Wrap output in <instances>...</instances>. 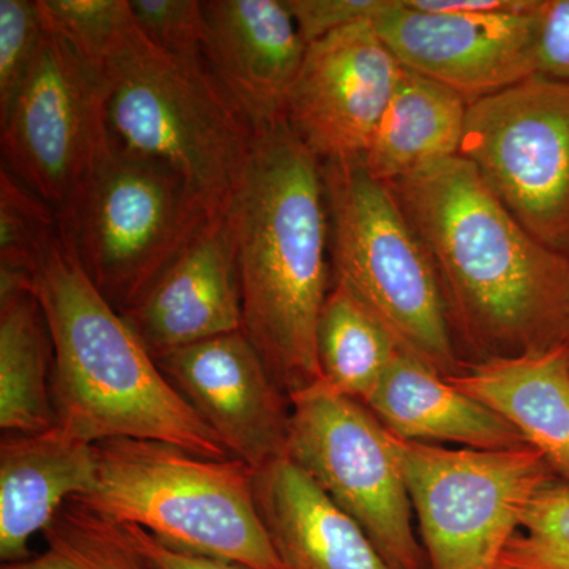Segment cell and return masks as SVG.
Here are the masks:
<instances>
[{"mask_svg":"<svg viewBox=\"0 0 569 569\" xmlns=\"http://www.w3.org/2000/svg\"><path fill=\"white\" fill-rule=\"evenodd\" d=\"M436 268L471 361L569 340V258L542 246L462 156L389 183Z\"/></svg>","mask_w":569,"mask_h":569,"instance_id":"6da1fadb","label":"cell"},{"mask_svg":"<svg viewBox=\"0 0 569 569\" xmlns=\"http://www.w3.org/2000/svg\"><path fill=\"white\" fill-rule=\"evenodd\" d=\"M242 332L288 397L321 381L317 329L329 291V213L320 160L284 122L254 137L230 206Z\"/></svg>","mask_w":569,"mask_h":569,"instance_id":"7a4b0ae2","label":"cell"},{"mask_svg":"<svg viewBox=\"0 0 569 569\" xmlns=\"http://www.w3.org/2000/svg\"><path fill=\"white\" fill-rule=\"evenodd\" d=\"M33 291L51 336L59 426L92 445L138 438L233 459L86 276L61 233L37 266Z\"/></svg>","mask_w":569,"mask_h":569,"instance_id":"3957f363","label":"cell"},{"mask_svg":"<svg viewBox=\"0 0 569 569\" xmlns=\"http://www.w3.org/2000/svg\"><path fill=\"white\" fill-rule=\"evenodd\" d=\"M96 486L77 497L104 516L141 527L171 548L247 569H283L253 492V468L138 438L96 443Z\"/></svg>","mask_w":569,"mask_h":569,"instance_id":"277c9868","label":"cell"},{"mask_svg":"<svg viewBox=\"0 0 569 569\" xmlns=\"http://www.w3.org/2000/svg\"><path fill=\"white\" fill-rule=\"evenodd\" d=\"M104 77L116 144L167 163L212 216L227 212L257 133L208 63L168 54L134 28Z\"/></svg>","mask_w":569,"mask_h":569,"instance_id":"5b68a950","label":"cell"},{"mask_svg":"<svg viewBox=\"0 0 569 569\" xmlns=\"http://www.w3.org/2000/svg\"><path fill=\"white\" fill-rule=\"evenodd\" d=\"M329 257L343 284L387 328L400 351L443 378L462 369L432 260L391 187L362 162L321 163Z\"/></svg>","mask_w":569,"mask_h":569,"instance_id":"8992f818","label":"cell"},{"mask_svg":"<svg viewBox=\"0 0 569 569\" xmlns=\"http://www.w3.org/2000/svg\"><path fill=\"white\" fill-rule=\"evenodd\" d=\"M211 217L173 168L114 142L58 222L82 271L123 313Z\"/></svg>","mask_w":569,"mask_h":569,"instance_id":"52a82bcc","label":"cell"},{"mask_svg":"<svg viewBox=\"0 0 569 569\" xmlns=\"http://www.w3.org/2000/svg\"><path fill=\"white\" fill-rule=\"evenodd\" d=\"M429 569H493L535 496L557 481L531 447L447 449L395 437Z\"/></svg>","mask_w":569,"mask_h":569,"instance_id":"ba28073f","label":"cell"},{"mask_svg":"<svg viewBox=\"0 0 569 569\" xmlns=\"http://www.w3.org/2000/svg\"><path fill=\"white\" fill-rule=\"evenodd\" d=\"M287 456L361 527L391 569H429L395 436L359 402L317 387L291 397Z\"/></svg>","mask_w":569,"mask_h":569,"instance_id":"9c48e42d","label":"cell"},{"mask_svg":"<svg viewBox=\"0 0 569 569\" xmlns=\"http://www.w3.org/2000/svg\"><path fill=\"white\" fill-rule=\"evenodd\" d=\"M460 156L542 246L569 258V82L533 74L468 104Z\"/></svg>","mask_w":569,"mask_h":569,"instance_id":"30bf717a","label":"cell"},{"mask_svg":"<svg viewBox=\"0 0 569 569\" xmlns=\"http://www.w3.org/2000/svg\"><path fill=\"white\" fill-rule=\"evenodd\" d=\"M0 130L2 167L58 216L114 146L104 67L44 22L39 58Z\"/></svg>","mask_w":569,"mask_h":569,"instance_id":"8fae6325","label":"cell"},{"mask_svg":"<svg viewBox=\"0 0 569 569\" xmlns=\"http://www.w3.org/2000/svg\"><path fill=\"white\" fill-rule=\"evenodd\" d=\"M403 67L361 22L307 47L283 122L313 156L326 162H362Z\"/></svg>","mask_w":569,"mask_h":569,"instance_id":"7c38bea8","label":"cell"},{"mask_svg":"<svg viewBox=\"0 0 569 569\" xmlns=\"http://www.w3.org/2000/svg\"><path fill=\"white\" fill-rule=\"evenodd\" d=\"M542 0L518 13L449 14L392 0L373 22L400 66L447 86L468 104L538 74Z\"/></svg>","mask_w":569,"mask_h":569,"instance_id":"4fadbf2b","label":"cell"},{"mask_svg":"<svg viewBox=\"0 0 569 569\" xmlns=\"http://www.w3.org/2000/svg\"><path fill=\"white\" fill-rule=\"evenodd\" d=\"M157 366L234 459L258 470L287 456L290 397L244 332L181 348Z\"/></svg>","mask_w":569,"mask_h":569,"instance_id":"5bb4252c","label":"cell"},{"mask_svg":"<svg viewBox=\"0 0 569 569\" xmlns=\"http://www.w3.org/2000/svg\"><path fill=\"white\" fill-rule=\"evenodd\" d=\"M228 211L211 217L140 301L121 313L156 362L193 343L242 331L241 279Z\"/></svg>","mask_w":569,"mask_h":569,"instance_id":"9a60e30c","label":"cell"},{"mask_svg":"<svg viewBox=\"0 0 569 569\" xmlns=\"http://www.w3.org/2000/svg\"><path fill=\"white\" fill-rule=\"evenodd\" d=\"M204 61L254 133L283 122L307 51L284 0H204Z\"/></svg>","mask_w":569,"mask_h":569,"instance_id":"2e32d148","label":"cell"},{"mask_svg":"<svg viewBox=\"0 0 569 569\" xmlns=\"http://www.w3.org/2000/svg\"><path fill=\"white\" fill-rule=\"evenodd\" d=\"M96 445L56 425L37 433H7L0 443V559H29L63 505L96 486Z\"/></svg>","mask_w":569,"mask_h":569,"instance_id":"e0dca14e","label":"cell"},{"mask_svg":"<svg viewBox=\"0 0 569 569\" xmlns=\"http://www.w3.org/2000/svg\"><path fill=\"white\" fill-rule=\"evenodd\" d=\"M253 492L283 569H391L361 527L288 456L254 470Z\"/></svg>","mask_w":569,"mask_h":569,"instance_id":"ac0fdd59","label":"cell"},{"mask_svg":"<svg viewBox=\"0 0 569 569\" xmlns=\"http://www.w3.org/2000/svg\"><path fill=\"white\" fill-rule=\"evenodd\" d=\"M445 380L511 422L569 485V340L535 353L463 361Z\"/></svg>","mask_w":569,"mask_h":569,"instance_id":"d6986e66","label":"cell"},{"mask_svg":"<svg viewBox=\"0 0 569 569\" xmlns=\"http://www.w3.org/2000/svg\"><path fill=\"white\" fill-rule=\"evenodd\" d=\"M365 406L400 440L451 441L471 449L530 447L492 408L452 387L436 370L400 351Z\"/></svg>","mask_w":569,"mask_h":569,"instance_id":"ffe728a7","label":"cell"},{"mask_svg":"<svg viewBox=\"0 0 569 569\" xmlns=\"http://www.w3.org/2000/svg\"><path fill=\"white\" fill-rule=\"evenodd\" d=\"M467 116L462 96L403 67L362 163L389 186L460 156Z\"/></svg>","mask_w":569,"mask_h":569,"instance_id":"44dd1931","label":"cell"},{"mask_svg":"<svg viewBox=\"0 0 569 569\" xmlns=\"http://www.w3.org/2000/svg\"><path fill=\"white\" fill-rule=\"evenodd\" d=\"M52 342L33 288L0 293V427L37 433L56 421Z\"/></svg>","mask_w":569,"mask_h":569,"instance_id":"7402d4cb","label":"cell"},{"mask_svg":"<svg viewBox=\"0 0 569 569\" xmlns=\"http://www.w3.org/2000/svg\"><path fill=\"white\" fill-rule=\"evenodd\" d=\"M400 348L347 287L332 283L317 329L321 387L365 403Z\"/></svg>","mask_w":569,"mask_h":569,"instance_id":"603a6c76","label":"cell"},{"mask_svg":"<svg viewBox=\"0 0 569 569\" xmlns=\"http://www.w3.org/2000/svg\"><path fill=\"white\" fill-rule=\"evenodd\" d=\"M43 537V552L2 569H163L134 542L126 523L78 498L63 505Z\"/></svg>","mask_w":569,"mask_h":569,"instance_id":"cb8c5ba5","label":"cell"},{"mask_svg":"<svg viewBox=\"0 0 569 569\" xmlns=\"http://www.w3.org/2000/svg\"><path fill=\"white\" fill-rule=\"evenodd\" d=\"M59 236L58 216L50 204L0 171V271L32 277L41 257Z\"/></svg>","mask_w":569,"mask_h":569,"instance_id":"d4e9b609","label":"cell"},{"mask_svg":"<svg viewBox=\"0 0 569 569\" xmlns=\"http://www.w3.org/2000/svg\"><path fill=\"white\" fill-rule=\"evenodd\" d=\"M44 22L104 67L137 24L129 0H37Z\"/></svg>","mask_w":569,"mask_h":569,"instance_id":"484cf974","label":"cell"},{"mask_svg":"<svg viewBox=\"0 0 569 569\" xmlns=\"http://www.w3.org/2000/svg\"><path fill=\"white\" fill-rule=\"evenodd\" d=\"M522 531L508 542L500 563L523 569H569V485L539 490L523 515Z\"/></svg>","mask_w":569,"mask_h":569,"instance_id":"4316f807","label":"cell"},{"mask_svg":"<svg viewBox=\"0 0 569 569\" xmlns=\"http://www.w3.org/2000/svg\"><path fill=\"white\" fill-rule=\"evenodd\" d=\"M43 37L37 0H0V118L9 112L31 74Z\"/></svg>","mask_w":569,"mask_h":569,"instance_id":"83f0119b","label":"cell"},{"mask_svg":"<svg viewBox=\"0 0 569 569\" xmlns=\"http://www.w3.org/2000/svg\"><path fill=\"white\" fill-rule=\"evenodd\" d=\"M134 24L153 47L204 61V10L200 0H129Z\"/></svg>","mask_w":569,"mask_h":569,"instance_id":"f1b7e54d","label":"cell"},{"mask_svg":"<svg viewBox=\"0 0 569 569\" xmlns=\"http://www.w3.org/2000/svg\"><path fill=\"white\" fill-rule=\"evenodd\" d=\"M307 47L329 33L376 22L392 0H284Z\"/></svg>","mask_w":569,"mask_h":569,"instance_id":"f546056e","label":"cell"},{"mask_svg":"<svg viewBox=\"0 0 569 569\" xmlns=\"http://www.w3.org/2000/svg\"><path fill=\"white\" fill-rule=\"evenodd\" d=\"M537 67L542 77L569 82V0H542Z\"/></svg>","mask_w":569,"mask_h":569,"instance_id":"4dcf8cb0","label":"cell"},{"mask_svg":"<svg viewBox=\"0 0 569 569\" xmlns=\"http://www.w3.org/2000/svg\"><path fill=\"white\" fill-rule=\"evenodd\" d=\"M126 526L134 542L163 569H247L239 567V565L228 563V561L171 548V546L164 545L141 527L129 526V523H126Z\"/></svg>","mask_w":569,"mask_h":569,"instance_id":"1f68e13d","label":"cell"},{"mask_svg":"<svg viewBox=\"0 0 569 569\" xmlns=\"http://www.w3.org/2000/svg\"><path fill=\"white\" fill-rule=\"evenodd\" d=\"M538 0H403L410 9L427 13L492 14L533 9Z\"/></svg>","mask_w":569,"mask_h":569,"instance_id":"d6a6232c","label":"cell"},{"mask_svg":"<svg viewBox=\"0 0 569 569\" xmlns=\"http://www.w3.org/2000/svg\"><path fill=\"white\" fill-rule=\"evenodd\" d=\"M493 569H523V568H516V567H505V565H498L497 568Z\"/></svg>","mask_w":569,"mask_h":569,"instance_id":"836d02e7","label":"cell"}]
</instances>
